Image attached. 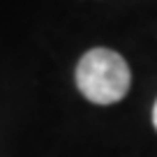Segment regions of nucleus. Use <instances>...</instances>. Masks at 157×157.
Segmentation results:
<instances>
[{"mask_svg": "<svg viewBox=\"0 0 157 157\" xmlns=\"http://www.w3.org/2000/svg\"><path fill=\"white\" fill-rule=\"evenodd\" d=\"M132 74L120 53L111 49H90L76 67V86L95 104H116L127 95Z\"/></svg>", "mask_w": 157, "mask_h": 157, "instance_id": "obj_1", "label": "nucleus"}, {"mask_svg": "<svg viewBox=\"0 0 157 157\" xmlns=\"http://www.w3.org/2000/svg\"><path fill=\"white\" fill-rule=\"evenodd\" d=\"M152 125H155V129H157V102H155V106H152Z\"/></svg>", "mask_w": 157, "mask_h": 157, "instance_id": "obj_2", "label": "nucleus"}]
</instances>
